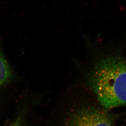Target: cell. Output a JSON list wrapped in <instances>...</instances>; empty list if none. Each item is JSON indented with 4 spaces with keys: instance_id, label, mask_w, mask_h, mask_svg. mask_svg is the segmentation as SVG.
Masks as SVG:
<instances>
[{
    "instance_id": "obj_1",
    "label": "cell",
    "mask_w": 126,
    "mask_h": 126,
    "mask_svg": "<svg viewBox=\"0 0 126 126\" xmlns=\"http://www.w3.org/2000/svg\"><path fill=\"white\" fill-rule=\"evenodd\" d=\"M89 83L104 108L126 105V67L119 56L100 59L90 73Z\"/></svg>"
},
{
    "instance_id": "obj_2",
    "label": "cell",
    "mask_w": 126,
    "mask_h": 126,
    "mask_svg": "<svg viewBox=\"0 0 126 126\" xmlns=\"http://www.w3.org/2000/svg\"><path fill=\"white\" fill-rule=\"evenodd\" d=\"M68 126H113L106 112L94 107L82 108L73 113Z\"/></svg>"
},
{
    "instance_id": "obj_3",
    "label": "cell",
    "mask_w": 126,
    "mask_h": 126,
    "mask_svg": "<svg viewBox=\"0 0 126 126\" xmlns=\"http://www.w3.org/2000/svg\"><path fill=\"white\" fill-rule=\"evenodd\" d=\"M15 72L0 46V90L12 80Z\"/></svg>"
},
{
    "instance_id": "obj_4",
    "label": "cell",
    "mask_w": 126,
    "mask_h": 126,
    "mask_svg": "<svg viewBox=\"0 0 126 126\" xmlns=\"http://www.w3.org/2000/svg\"><path fill=\"white\" fill-rule=\"evenodd\" d=\"M23 114L21 113L9 126H23Z\"/></svg>"
}]
</instances>
